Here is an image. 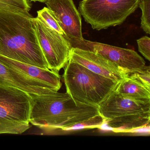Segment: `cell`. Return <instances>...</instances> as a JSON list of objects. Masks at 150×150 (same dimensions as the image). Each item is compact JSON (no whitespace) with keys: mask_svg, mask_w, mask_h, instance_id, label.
Masks as SVG:
<instances>
[{"mask_svg":"<svg viewBox=\"0 0 150 150\" xmlns=\"http://www.w3.org/2000/svg\"><path fill=\"white\" fill-rule=\"evenodd\" d=\"M127 75L148 89H150V67L149 66L145 65L139 70L129 73Z\"/></svg>","mask_w":150,"mask_h":150,"instance_id":"cell-16","label":"cell"},{"mask_svg":"<svg viewBox=\"0 0 150 150\" xmlns=\"http://www.w3.org/2000/svg\"><path fill=\"white\" fill-rule=\"evenodd\" d=\"M63 79L67 93L78 105L98 107L118 83L70 59L64 67Z\"/></svg>","mask_w":150,"mask_h":150,"instance_id":"cell-3","label":"cell"},{"mask_svg":"<svg viewBox=\"0 0 150 150\" xmlns=\"http://www.w3.org/2000/svg\"><path fill=\"white\" fill-rule=\"evenodd\" d=\"M104 122L117 132L150 124V103L123 96L115 91L98 106Z\"/></svg>","mask_w":150,"mask_h":150,"instance_id":"cell-4","label":"cell"},{"mask_svg":"<svg viewBox=\"0 0 150 150\" xmlns=\"http://www.w3.org/2000/svg\"><path fill=\"white\" fill-rule=\"evenodd\" d=\"M139 6L142 10L141 28L146 33L150 34V0H141Z\"/></svg>","mask_w":150,"mask_h":150,"instance_id":"cell-17","label":"cell"},{"mask_svg":"<svg viewBox=\"0 0 150 150\" xmlns=\"http://www.w3.org/2000/svg\"><path fill=\"white\" fill-rule=\"evenodd\" d=\"M30 95L0 85V134H21L30 125Z\"/></svg>","mask_w":150,"mask_h":150,"instance_id":"cell-6","label":"cell"},{"mask_svg":"<svg viewBox=\"0 0 150 150\" xmlns=\"http://www.w3.org/2000/svg\"><path fill=\"white\" fill-rule=\"evenodd\" d=\"M150 124L142 127H138L132 129L127 132H131V133H146L150 134Z\"/></svg>","mask_w":150,"mask_h":150,"instance_id":"cell-20","label":"cell"},{"mask_svg":"<svg viewBox=\"0 0 150 150\" xmlns=\"http://www.w3.org/2000/svg\"><path fill=\"white\" fill-rule=\"evenodd\" d=\"M104 122V119L100 115L95 116L83 122L75 125L68 128L66 130L81 129L88 128H99Z\"/></svg>","mask_w":150,"mask_h":150,"instance_id":"cell-18","label":"cell"},{"mask_svg":"<svg viewBox=\"0 0 150 150\" xmlns=\"http://www.w3.org/2000/svg\"><path fill=\"white\" fill-rule=\"evenodd\" d=\"M45 3L54 14L70 42L84 39L81 16L73 0H48Z\"/></svg>","mask_w":150,"mask_h":150,"instance_id":"cell-9","label":"cell"},{"mask_svg":"<svg viewBox=\"0 0 150 150\" xmlns=\"http://www.w3.org/2000/svg\"><path fill=\"white\" fill-rule=\"evenodd\" d=\"M30 95V122L44 129L66 130L100 115L98 106L77 105L67 92Z\"/></svg>","mask_w":150,"mask_h":150,"instance_id":"cell-1","label":"cell"},{"mask_svg":"<svg viewBox=\"0 0 150 150\" xmlns=\"http://www.w3.org/2000/svg\"><path fill=\"white\" fill-rule=\"evenodd\" d=\"M31 7L27 0H0V10H7L31 16Z\"/></svg>","mask_w":150,"mask_h":150,"instance_id":"cell-14","label":"cell"},{"mask_svg":"<svg viewBox=\"0 0 150 150\" xmlns=\"http://www.w3.org/2000/svg\"><path fill=\"white\" fill-rule=\"evenodd\" d=\"M0 62L8 67L38 80L45 82L58 91L61 88L62 83L59 74L49 69H44L32 65L19 62L0 55Z\"/></svg>","mask_w":150,"mask_h":150,"instance_id":"cell-12","label":"cell"},{"mask_svg":"<svg viewBox=\"0 0 150 150\" xmlns=\"http://www.w3.org/2000/svg\"><path fill=\"white\" fill-rule=\"evenodd\" d=\"M0 85L11 87L29 94H41L57 91L51 86L29 77L0 62Z\"/></svg>","mask_w":150,"mask_h":150,"instance_id":"cell-11","label":"cell"},{"mask_svg":"<svg viewBox=\"0 0 150 150\" xmlns=\"http://www.w3.org/2000/svg\"><path fill=\"white\" fill-rule=\"evenodd\" d=\"M72 48L91 51L102 56L128 74L145 65V61L133 50L119 48L101 43L87 41L70 42Z\"/></svg>","mask_w":150,"mask_h":150,"instance_id":"cell-8","label":"cell"},{"mask_svg":"<svg viewBox=\"0 0 150 150\" xmlns=\"http://www.w3.org/2000/svg\"><path fill=\"white\" fill-rule=\"evenodd\" d=\"M115 92L132 100L150 103V89L128 75L118 82Z\"/></svg>","mask_w":150,"mask_h":150,"instance_id":"cell-13","label":"cell"},{"mask_svg":"<svg viewBox=\"0 0 150 150\" xmlns=\"http://www.w3.org/2000/svg\"><path fill=\"white\" fill-rule=\"evenodd\" d=\"M32 18L16 12L0 10V55L48 69Z\"/></svg>","mask_w":150,"mask_h":150,"instance_id":"cell-2","label":"cell"},{"mask_svg":"<svg viewBox=\"0 0 150 150\" xmlns=\"http://www.w3.org/2000/svg\"><path fill=\"white\" fill-rule=\"evenodd\" d=\"M38 17L43 21L49 27L64 36V31L51 10L47 7L38 11Z\"/></svg>","mask_w":150,"mask_h":150,"instance_id":"cell-15","label":"cell"},{"mask_svg":"<svg viewBox=\"0 0 150 150\" xmlns=\"http://www.w3.org/2000/svg\"><path fill=\"white\" fill-rule=\"evenodd\" d=\"M141 0H82L79 11L96 30L119 25L138 7Z\"/></svg>","mask_w":150,"mask_h":150,"instance_id":"cell-5","label":"cell"},{"mask_svg":"<svg viewBox=\"0 0 150 150\" xmlns=\"http://www.w3.org/2000/svg\"><path fill=\"white\" fill-rule=\"evenodd\" d=\"M69 59L117 82H120L128 74L114 63L91 51L72 47Z\"/></svg>","mask_w":150,"mask_h":150,"instance_id":"cell-10","label":"cell"},{"mask_svg":"<svg viewBox=\"0 0 150 150\" xmlns=\"http://www.w3.org/2000/svg\"><path fill=\"white\" fill-rule=\"evenodd\" d=\"M139 51L145 58L150 60V38L144 36L137 40Z\"/></svg>","mask_w":150,"mask_h":150,"instance_id":"cell-19","label":"cell"},{"mask_svg":"<svg viewBox=\"0 0 150 150\" xmlns=\"http://www.w3.org/2000/svg\"><path fill=\"white\" fill-rule=\"evenodd\" d=\"M31 1H35V2L38 1V2H45L47 1H48V0H31Z\"/></svg>","mask_w":150,"mask_h":150,"instance_id":"cell-21","label":"cell"},{"mask_svg":"<svg viewBox=\"0 0 150 150\" xmlns=\"http://www.w3.org/2000/svg\"><path fill=\"white\" fill-rule=\"evenodd\" d=\"M31 20L48 69L59 73L70 59L72 49L70 42L38 17H32Z\"/></svg>","mask_w":150,"mask_h":150,"instance_id":"cell-7","label":"cell"}]
</instances>
